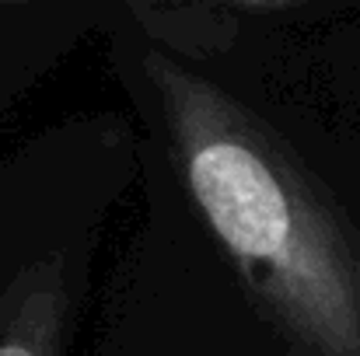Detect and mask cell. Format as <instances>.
Masks as SVG:
<instances>
[{
	"label": "cell",
	"mask_w": 360,
	"mask_h": 356,
	"mask_svg": "<svg viewBox=\"0 0 360 356\" xmlns=\"http://www.w3.org/2000/svg\"><path fill=\"white\" fill-rule=\"evenodd\" d=\"M140 164L129 112L60 119L0 154V356H74Z\"/></svg>",
	"instance_id": "6da1fadb"
},
{
	"label": "cell",
	"mask_w": 360,
	"mask_h": 356,
	"mask_svg": "<svg viewBox=\"0 0 360 356\" xmlns=\"http://www.w3.org/2000/svg\"><path fill=\"white\" fill-rule=\"evenodd\" d=\"M91 356H238L214 272L172 199L143 175L136 224L98 297Z\"/></svg>",
	"instance_id": "7a4b0ae2"
},
{
	"label": "cell",
	"mask_w": 360,
	"mask_h": 356,
	"mask_svg": "<svg viewBox=\"0 0 360 356\" xmlns=\"http://www.w3.org/2000/svg\"><path fill=\"white\" fill-rule=\"evenodd\" d=\"M109 14L112 0H0V129Z\"/></svg>",
	"instance_id": "3957f363"
}]
</instances>
